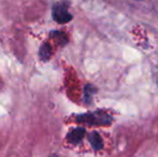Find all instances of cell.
I'll use <instances>...</instances> for the list:
<instances>
[{"label": "cell", "instance_id": "6da1fadb", "mask_svg": "<svg viewBox=\"0 0 158 157\" xmlns=\"http://www.w3.org/2000/svg\"><path fill=\"white\" fill-rule=\"evenodd\" d=\"M77 122L84 123L87 125H110L112 118L109 114L102 113V112H92V113H85L77 116Z\"/></svg>", "mask_w": 158, "mask_h": 157}, {"label": "cell", "instance_id": "7a4b0ae2", "mask_svg": "<svg viewBox=\"0 0 158 157\" xmlns=\"http://www.w3.org/2000/svg\"><path fill=\"white\" fill-rule=\"evenodd\" d=\"M53 17L59 24H66L72 19V15L69 13L68 6L64 2H58L53 6Z\"/></svg>", "mask_w": 158, "mask_h": 157}, {"label": "cell", "instance_id": "3957f363", "mask_svg": "<svg viewBox=\"0 0 158 157\" xmlns=\"http://www.w3.org/2000/svg\"><path fill=\"white\" fill-rule=\"evenodd\" d=\"M85 136V129L82 127H77L72 129L68 134H67V140L71 144H77L82 141V139Z\"/></svg>", "mask_w": 158, "mask_h": 157}, {"label": "cell", "instance_id": "277c9868", "mask_svg": "<svg viewBox=\"0 0 158 157\" xmlns=\"http://www.w3.org/2000/svg\"><path fill=\"white\" fill-rule=\"evenodd\" d=\"M88 140H89V143L92 144V147H94L95 150H97V151L102 150V147H103V142H102L101 137H100V134H98L97 131L90 132L89 136H88Z\"/></svg>", "mask_w": 158, "mask_h": 157}, {"label": "cell", "instance_id": "5b68a950", "mask_svg": "<svg viewBox=\"0 0 158 157\" xmlns=\"http://www.w3.org/2000/svg\"><path fill=\"white\" fill-rule=\"evenodd\" d=\"M39 56H40V59L41 60H48L52 56V48H51L50 44L48 43H44L41 45L40 48V51H39Z\"/></svg>", "mask_w": 158, "mask_h": 157}, {"label": "cell", "instance_id": "8992f818", "mask_svg": "<svg viewBox=\"0 0 158 157\" xmlns=\"http://www.w3.org/2000/svg\"><path fill=\"white\" fill-rule=\"evenodd\" d=\"M52 36L54 37L55 39H58L59 43H61V44L67 43V41H68V39H67V37L64 35V32H59V31H57V32H53Z\"/></svg>", "mask_w": 158, "mask_h": 157}, {"label": "cell", "instance_id": "52a82bcc", "mask_svg": "<svg viewBox=\"0 0 158 157\" xmlns=\"http://www.w3.org/2000/svg\"><path fill=\"white\" fill-rule=\"evenodd\" d=\"M96 93V88L94 87L93 85H90V84H88V85L85 86V99L87 100V99H90V97H92V95Z\"/></svg>", "mask_w": 158, "mask_h": 157}, {"label": "cell", "instance_id": "ba28073f", "mask_svg": "<svg viewBox=\"0 0 158 157\" xmlns=\"http://www.w3.org/2000/svg\"><path fill=\"white\" fill-rule=\"evenodd\" d=\"M137 1H142V0H137Z\"/></svg>", "mask_w": 158, "mask_h": 157}, {"label": "cell", "instance_id": "9c48e42d", "mask_svg": "<svg viewBox=\"0 0 158 157\" xmlns=\"http://www.w3.org/2000/svg\"><path fill=\"white\" fill-rule=\"evenodd\" d=\"M54 157H56V156H54Z\"/></svg>", "mask_w": 158, "mask_h": 157}]
</instances>
